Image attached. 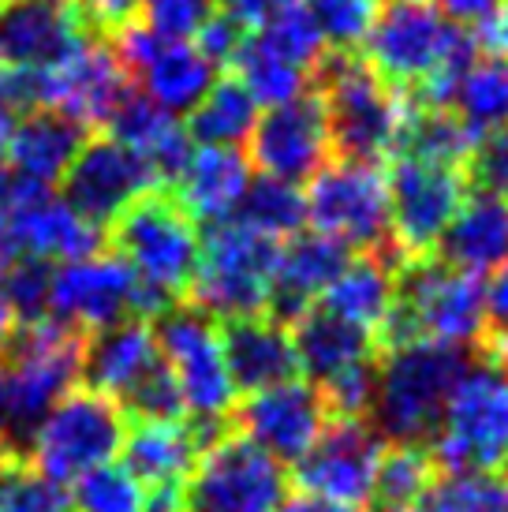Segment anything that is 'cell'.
Masks as SVG:
<instances>
[{
    "label": "cell",
    "instance_id": "10",
    "mask_svg": "<svg viewBox=\"0 0 508 512\" xmlns=\"http://www.w3.org/2000/svg\"><path fill=\"white\" fill-rule=\"evenodd\" d=\"M124 438V408L90 385H79V389L71 385L42 419L30 456L49 479L68 486L90 471L113 464V456L124 449Z\"/></svg>",
    "mask_w": 508,
    "mask_h": 512
},
{
    "label": "cell",
    "instance_id": "5",
    "mask_svg": "<svg viewBox=\"0 0 508 512\" xmlns=\"http://www.w3.org/2000/svg\"><path fill=\"white\" fill-rule=\"evenodd\" d=\"M311 79L325 105L333 154L370 165L393 154L404 124V94L381 83L363 53L333 49L318 60Z\"/></svg>",
    "mask_w": 508,
    "mask_h": 512
},
{
    "label": "cell",
    "instance_id": "34",
    "mask_svg": "<svg viewBox=\"0 0 508 512\" xmlns=\"http://www.w3.org/2000/svg\"><path fill=\"white\" fill-rule=\"evenodd\" d=\"M438 460L430 453V445L419 441H393L385 445L378 456V471H374V490L370 501L378 512H411L419 509L426 490L438 479Z\"/></svg>",
    "mask_w": 508,
    "mask_h": 512
},
{
    "label": "cell",
    "instance_id": "17",
    "mask_svg": "<svg viewBox=\"0 0 508 512\" xmlns=\"http://www.w3.org/2000/svg\"><path fill=\"white\" fill-rule=\"evenodd\" d=\"M251 157L262 176L284 180V184H303L333 157V135L325 120V105L318 90H303L299 98L273 105L266 116H258L251 131Z\"/></svg>",
    "mask_w": 508,
    "mask_h": 512
},
{
    "label": "cell",
    "instance_id": "7",
    "mask_svg": "<svg viewBox=\"0 0 508 512\" xmlns=\"http://www.w3.org/2000/svg\"><path fill=\"white\" fill-rule=\"evenodd\" d=\"M109 247L135 270L142 285L187 299L198 270V225L169 187L146 191L109 225Z\"/></svg>",
    "mask_w": 508,
    "mask_h": 512
},
{
    "label": "cell",
    "instance_id": "21",
    "mask_svg": "<svg viewBox=\"0 0 508 512\" xmlns=\"http://www.w3.org/2000/svg\"><path fill=\"white\" fill-rule=\"evenodd\" d=\"M8 228H12L15 251L42 262H53V258L75 262V258L105 251V236L98 225L75 214L60 195H53V187L23 180V176L8 206Z\"/></svg>",
    "mask_w": 508,
    "mask_h": 512
},
{
    "label": "cell",
    "instance_id": "2",
    "mask_svg": "<svg viewBox=\"0 0 508 512\" xmlns=\"http://www.w3.org/2000/svg\"><path fill=\"white\" fill-rule=\"evenodd\" d=\"M86 337L57 318L19 322L0 356V456H30L49 408L83 374Z\"/></svg>",
    "mask_w": 508,
    "mask_h": 512
},
{
    "label": "cell",
    "instance_id": "30",
    "mask_svg": "<svg viewBox=\"0 0 508 512\" xmlns=\"http://www.w3.org/2000/svg\"><path fill=\"white\" fill-rule=\"evenodd\" d=\"M292 341H296L299 370L314 385L337 378L340 370H352L359 363L378 359V341L367 329L344 322L340 314L325 311L322 303H314L311 311H303L292 322Z\"/></svg>",
    "mask_w": 508,
    "mask_h": 512
},
{
    "label": "cell",
    "instance_id": "46",
    "mask_svg": "<svg viewBox=\"0 0 508 512\" xmlns=\"http://www.w3.org/2000/svg\"><path fill=\"white\" fill-rule=\"evenodd\" d=\"M482 352L501 359L508 367V262L494 270V281L486 288V329H482Z\"/></svg>",
    "mask_w": 508,
    "mask_h": 512
},
{
    "label": "cell",
    "instance_id": "47",
    "mask_svg": "<svg viewBox=\"0 0 508 512\" xmlns=\"http://www.w3.org/2000/svg\"><path fill=\"white\" fill-rule=\"evenodd\" d=\"M243 38H247V30H243L236 19H228L225 12H217L191 42H195L198 53L217 68V64H228V60L236 57V49H240Z\"/></svg>",
    "mask_w": 508,
    "mask_h": 512
},
{
    "label": "cell",
    "instance_id": "32",
    "mask_svg": "<svg viewBox=\"0 0 508 512\" xmlns=\"http://www.w3.org/2000/svg\"><path fill=\"white\" fill-rule=\"evenodd\" d=\"M475 139L479 135L452 109L419 105V101L404 98V124H400L393 157H415V161H430V165L464 169L471 150H475Z\"/></svg>",
    "mask_w": 508,
    "mask_h": 512
},
{
    "label": "cell",
    "instance_id": "39",
    "mask_svg": "<svg viewBox=\"0 0 508 512\" xmlns=\"http://www.w3.org/2000/svg\"><path fill=\"white\" fill-rule=\"evenodd\" d=\"M419 512H508V483L475 471L438 475L419 501Z\"/></svg>",
    "mask_w": 508,
    "mask_h": 512
},
{
    "label": "cell",
    "instance_id": "50",
    "mask_svg": "<svg viewBox=\"0 0 508 512\" xmlns=\"http://www.w3.org/2000/svg\"><path fill=\"white\" fill-rule=\"evenodd\" d=\"M277 512H363V509H355V505H340V501L314 498V494H292V498L281 501V509Z\"/></svg>",
    "mask_w": 508,
    "mask_h": 512
},
{
    "label": "cell",
    "instance_id": "8",
    "mask_svg": "<svg viewBox=\"0 0 508 512\" xmlns=\"http://www.w3.org/2000/svg\"><path fill=\"white\" fill-rule=\"evenodd\" d=\"M277 255L281 240L254 232L236 217L217 221L198 247V270L187 288V303H195L221 322L269 314Z\"/></svg>",
    "mask_w": 508,
    "mask_h": 512
},
{
    "label": "cell",
    "instance_id": "25",
    "mask_svg": "<svg viewBox=\"0 0 508 512\" xmlns=\"http://www.w3.org/2000/svg\"><path fill=\"white\" fill-rule=\"evenodd\" d=\"M161 359L165 356H161V344H157L154 322L124 318V322L86 337L83 374L90 389H98V393L120 404L131 389H139L142 378H150V370Z\"/></svg>",
    "mask_w": 508,
    "mask_h": 512
},
{
    "label": "cell",
    "instance_id": "49",
    "mask_svg": "<svg viewBox=\"0 0 508 512\" xmlns=\"http://www.w3.org/2000/svg\"><path fill=\"white\" fill-rule=\"evenodd\" d=\"M434 8H438L445 19H452L456 27H479L486 23L490 15H497L505 8V0H434Z\"/></svg>",
    "mask_w": 508,
    "mask_h": 512
},
{
    "label": "cell",
    "instance_id": "18",
    "mask_svg": "<svg viewBox=\"0 0 508 512\" xmlns=\"http://www.w3.org/2000/svg\"><path fill=\"white\" fill-rule=\"evenodd\" d=\"M38 90H42V109L79 120L83 128H109L116 109L131 98V75L116 60L113 45L94 38L79 53L49 72H38Z\"/></svg>",
    "mask_w": 508,
    "mask_h": 512
},
{
    "label": "cell",
    "instance_id": "28",
    "mask_svg": "<svg viewBox=\"0 0 508 512\" xmlns=\"http://www.w3.org/2000/svg\"><path fill=\"white\" fill-rule=\"evenodd\" d=\"M86 139H90V128H83L79 120L57 109H34L12 131V139L4 146V161L12 165L15 176L53 187L86 146Z\"/></svg>",
    "mask_w": 508,
    "mask_h": 512
},
{
    "label": "cell",
    "instance_id": "20",
    "mask_svg": "<svg viewBox=\"0 0 508 512\" xmlns=\"http://www.w3.org/2000/svg\"><path fill=\"white\" fill-rule=\"evenodd\" d=\"M94 34L83 27L75 4L60 0H0V64L49 72L71 60Z\"/></svg>",
    "mask_w": 508,
    "mask_h": 512
},
{
    "label": "cell",
    "instance_id": "52",
    "mask_svg": "<svg viewBox=\"0 0 508 512\" xmlns=\"http://www.w3.org/2000/svg\"><path fill=\"white\" fill-rule=\"evenodd\" d=\"M15 240H12V228H8V214H0V277H4V270L15 262Z\"/></svg>",
    "mask_w": 508,
    "mask_h": 512
},
{
    "label": "cell",
    "instance_id": "14",
    "mask_svg": "<svg viewBox=\"0 0 508 512\" xmlns=\"http://www.w3.org/2000/svg\"><path fill=\"white\" fill-rule=\"evenodd\" d=\"M135 307H139V277L113 251L64 262L49 277L45 314L83 337H94L124 318H135Z\"/></svg>",
    "mask_w": 508,
    "mask_h": 512
},
{
    "label": "cell",
    "instance_id": "54",
    "mask_svg": "<svg viewBox=\"0 0 508 512\" xmlns=\"http://www.w3.org/2000/svg\"><path fill=\"white\" fill-rule=\"evenodd\" d=\"M60 4H75V0H60Z\"/></svg>",
    "mask_w": 508,
    "mask_h": 512
},
{
    "label": "cell",
    "instance_id": "3",
    "mask_svg": "<svg viewBox=\"0 0 508 512\" xmlns=\"http://www.w3.org/2000/svg\"><path fill=\"white\" fill-rule=\"evenodd\" d=\"M486 329V285L479 273L456 270L438 255L404 258L396 270V299L385 318L378 356L411 341L467 344L482 341Z\"/></svg>",
    "mask_w": 508,
    "mask_h": 512
},
{
    "label": "cell",
    "instance_id": "16",
    "mask_svg": "<svg viewBox=\"0 0 508 512\" xmlns=\"http://www.w3.org/2000/svg\"><path fill=\"white\" fill-rule=\"evenodd\" d=\"M60 184H64L60 199L75 214L86 217L90 225L109 228L131 202L142 199L146 191H157L161 180L150 169V161H142L131 146L116 139H86L68 172L60 176Z\"/></svg>",
    "mask_w": 508,
    "mask_h": 512
},
{
    "label": "cell",
    "instance_id": "9",
    "mask_svg": "<svg viewBox=\"0 0 508 512\" xmlns=\"http://www.w3.org/2000/svg\"><path fill=\"white\" fill-rule=\"evenodd\" d=\"M154 333L161 344V356L180 385L191 423H202L210 430L232 427V412H236L240 393H236L225 363L221 322L195 303L180 299L161 318H154Z\"/></svg>",
    "mask_w": 508,
    "mask_h": 512
},
{
    "label": "cell",
    "instance_id": "53",
    "mask_svg": "<svg viewBox=\"0 0 508 512\" xmlns=\"http://www.w3.org/2000/svg\"><path fill=\"white\" fill-rule=\"evenodd\" d=\"M501 15H505V30H508V0H505V8H501Z\"/></svg>",
    "mask_w": 508,
    "mask_h": 512
},
{
    "label": "cell",
    "instance_id": "35",
    "mask_svg": "<svg viewBox=\"0 0 508 512\" xmlns=\"http://www.w3.org/2000/svg\"><path fill=\"white\" fill-rule=\"evenodd\" d=\"M258 124V101L243 90L232 75L210 86V94L198 101L187 116V139L202 146H236L251 139Z\"/></svg>",
    "mask_w": 508,
    "mask_h": 512
},
{
    "label": "cell",
    "instance_id": "38",
    "mask_svg": "<svg viewBox=\"0 0 508 512\" xmlns=\"http://www.w3.org/2000/svg\"><path fill=\"white\" fill-rule=\"evenodd\" d=\"M0 512H75V498L30 456H0Z\"/></svg>",
    "mask_w": 508,
    "mask_h": 512
},
{
    "label": "cell",
    "instance_id": "37",
    "mask_svg": "<svg viewBox=\"0 0 508 512\" xmlns=\"http://www.w3.org/2000/svg\"><path fill=\"white\" fill-rule=\"evenodd\" d=\"M236 221L247 228L273 236V240H288L296 236L303 221H307V195L296 184H284L273 176H258L247 184V195L236 206Z\"/></svg>",
    "mask_w": 508,
    "mask_h": 512
},
{
    "label": "cell",
    "instance_id": "33",
    "mask_svg": "<svg viewBox=\"0 0 508 512\" xmlns=\"http://www.w3.org/2000/svg\"><path fill=\"white\" fill-rule=\"evenodd\" d=\"M449 109L475 135L508 128V57L505 53H482L464 68L452 86Z\"/></svg>",
    "mask_w": 508,
    "mask_h": 512
},
{
    "label": "cell",
    "instance_id": "31",
    "mask_svg": "<svg viewBox=\"0 0 508 512\" xmlns=\"http://www.w3.org/2000/svg\"><path fill=\"white\" fill-rule=\"evenodd\" d=\"M116 143L131 146L142 161H150V169L157 172L161 187H172L176 176L184 172L187 157H191V139H187V128H180V120L172 113H165L161 105L131 90V98L116 109V116L109 120Z\"/></svg>",
    "mask_w": 508,
    "mask_h": 512
},
{
    "label": "cell",
    "instance_id": "40",
    "mask_svg": "<svg viewBox=\"0 0 508 512\" xmlns=\"http://www.w3.org/2000/svg\"><path fill=\"white\" fill-rule=\"evenodd\" d=\"M254 34H258L269 49H277L284 60H292L296 68H303L307 75H311L314 68H318V60L325 57V34L303 0L288 4L284 12H277L266 27L254 30Z\"/></svg>",
    "mask_w": 508,
    "mask_h": 512
},
{
    "label": "cell",
    "instance_id": "26",
    "mask_svg": "<svg viewBox=\"0 0 508 512\" xmlns=\"http://www.w3.org/2000/svg\"><path fill=\"white\" fill-rule=\"evenodd\" d=\"M251 184V161L236 146H202L187 157L184 172L169 187L195 221H232Z\"/></svg>",
    "mask_w": 508,
    "mask_h": 512
},
{
    "label": "cell",
    "instance_id": "36",
    "mask_svg": "<svg viewBox=\"0 0 508 512\" xmlns=\"http://www.w3.org/2000/svg\"><path fill=\"white\" fill-rule=\"evenodd\" d=\"M232 79L251 94L258 105H284V101L299 98L307 90V72L296 68L292 60H284L277 49H269L258 34H247L236 49V57L228 60Z\"/></svg>",
    "mask_w": 508,
    "mask_h": 512
},
{
    "label": "cell",
    "instance_id": "42",
    "mask_svg": "<svg viewBox=\"0 0 508 512\" xmlns=\"http://www.w3.org/2000/svg\"><path fill=\"white\" fill-rule=\"evenodd\" d=\"M221 12V0H142L139 19L165 42H191Z\"/></svg>",
    "mask_w": 508,
    "mask_h": 512
},
{
    "label": "cell",
    "instance_id": "1",
    "mask_svg": "<svg viewBox=\"0 0 508 512\" xmlns=\"http://www.w3.org/2000/svg\"><path fill=\"white\" fill-rule=\"evenodd\" d=\"M479 57L467 27L434 8V0H381L363 38V60L381 83L419 105L449 109L452 86Z\"/></svg>",
    "mask_w": 508,
    "mask_h": 512
},
{
    "label": "cell",
    "instance_id": "4",
    "mask_svg": "<svg viewBox=\"0 0 508 512\" xmlns=\"http://www.w3.org/2000/svg\"><path fill=\"white\" fill-rule=\"evenodd\" d=\"M467 370V352L441 341H411L385 348L374 382L370 427L389 441L430 445L452 389Z\"/></svg>",
    "mask_w": 508,
    "mask_h": 512
},
{
    "label": "cell",
    "instance_id": "44",
    "mask_svg": "<svg viewBox=\"0 0 508 512\" xmlns=\"http://www.w3.org/2000/svg\"><path fill=\"white\" fill-rule=\"evenodd\" d=\"M49 262L42 258H30V255H15V262L4 270V296L12 303V311L19 322H38L45 318V303H49Z\"/></svg>",
    "mask_w": 508,
    "mask_h": 512
},
{
    "label": "cell",
    "instance_id": "15",
    "mask_svg": "<svg viewBox=\"0 0 508 512\" xmlns=\"http://www.w3.org/2000/svg\"><path fill=\"white\" fill-rule=\"evenodd\" d=\"M381 449H385V441L370 427V419L329 415L314 445L296 460L292 479H296L299 494H314V498L359 509L363 501H370Z\"/></svg>",
    "mask_w": 508,
    "mask_h": 512
},
{
    "label": "cell",
    "instance_id": "41",
    "mask_svg": "<svg viewBox=\"0 0 508 512\" xmlns=\"http://www.w3.org/2000/svg\"><path fill=\"white\" fill-rule=\"evenodd\" d=\"M75 512H146V486L124 468V464H105L79 479Z\"/></svg>",
    "mask_w": 508,
    "mask_h": 512
},
{
    "label": "cell",
    "instance_id": "51",
    "mask_svg": "<svg viewBox=\"0 0 508 512\" xmlns=\"http://www.w3.org/2000/svg\"><path fill=\"white\" fill-rule=\"evenodd\" d=\"M15 326H19V318H15V311H12V303H8V296L0 292V356H4V352H8V344H12Z\"/></svg>",
    "mask_w": 508,
    "mask_h": 512
},
{
    "label": "cell",
    "instance_id": "24",
    "mask_svg": "<svg viewBox=\"0 0 508 512\" xmlns=\"http://www.w3.org/2000/svg\"><path fill=\"white\" fill-rule=\"evenodd\" d=\"M221 430H210L191 419H135V427L124 438V468L150 486H187L202 449L217 438Z\"/></svg>",
    "mask_w": 508,
    "mask_h": 512
},
{
    "label": "cell",
    "instance_id": "6",
    "mask_svg": "<svg viewBox=\"0 0 508 512\" xmlns=\"http://www.w3.org/2000/svg\"><path fill=\"white\" fill-rule=\"evenodd\" d=\"M438 471L497 475L508 468V367L482 352L452 389L438 434L430 438Z\"/></svg>",
    "mask_w": 508,
    "mask_h": 512
},
{
    "label": "cell",
    "instance_id": "43",
    "mask_svg": "<svg viewBox=\"0 0 508 512\" xmlns=\"http://www.w3.org/2000/svg\"><path fill=\"white\" fill-rule=\"evenodd\" d=\"M378 4L381 0H307L325 34V45L333 49H359L378 15Z\"/></svg>",
    "mask_w": 508,
    "mask_h": 512
},
{
    "label": "cell",
    "instance_id": "13",
    "mask_svg": "<svg viewBox=\"0 0 508 512\" xmlns=\"http://www.w3.org/2000/svg\"><path fill=\"white\" fill-rule=\"evenodd\" d=\"M389 184V236L404 258H430L438 251L449 221L464 206L467 176L449 165H430L415 157H393Z\"/></svg>",
    "mask_w": 508,
    "mask_h": 512
},
{
    "label": "cell",
    "instance_id": "29",
    "mask_svg": "<svg viewBox=\"0 0 508 512\" xmlns=\"http://www.w3.org/2000/svg\"><path fill=\"white\" fill-rule=\"evenodd\" d=\"M434 255L467 273H490L508 262V202L490 191H467Z\"/></svg>",
    "mask_w": 508,
    "mask_h": 512
},
{
    "label": "cell",
    "instance_id": "48",
    "mask_svg": "<svg viewBox=\"0 0 508 512\" xmlns=\"http://www.w3.org/2000/svg\"><path fill=\"white\" fill-rule=\"evenodd\" d=\"M288 4H296V0H221V12L228 19H236L247 34H254V30L266 27L277 12H284Z\"/></svg>",
    "mask_w": 508,
    "mask_h": 512
},
{
    "label": "cell",
    "instance_id": "27",
    "mask_svg": "<svg viewBox=\"0 0 508 512\" xmlns=\"http://www.w3.org/2000/svg\"><path fill=\"white\" fill-rule=\"evenodd\" d=\"M400 262H404V255L396 247H381V251H367L363 258H352L337 281L325 288L318 303L325 311L340 314L344 322L367 329L374 341H381V329H385V318H389L396 299Z\"/></svg>",
    "mask_w": 508,
    "mask_h": 512
},
{
    "label": "cell",
    "instance_id": "12",
    "mask_svg": "<svg viewBox=\"0 0 508 512\" xmlns=\"http://www.w3.org/2000/svg\"><path fill=\"white\" fill-rule=\"evenodd\" d=\"M307 217L318 232L348 247L381 251L393 247L389 236V184L381 165L337 157L311 176Z\"/></svg>",
    "mask_w": 508,
    "mask_h": 512
},
{
    "label": "cell",
    "instance_id": "45",
    "mask_svg": "<svg viewBox=\"0 0 508 512\" xmlns=\"http://www.w3.org/2000/svg\"><path fill=\"white\" fill-rule=\"evenodd\" d=\"M464 169L475 184L471 191H490V195L508 199V128L479 135Z\"/></svg>",
    "mask_w": 508,
    "mask_h": 512
},
{
    "label": "cell",
    "instance_id": "11",
    "mask_svg": "<svg viewBox=\"0 0 508 512\" xmlns=\"http://www.w3.org/2000/svg\"><path fill=\"white\" fill-rule=\"evenodd\" d=\"M288 494V471L277 456L236 427L202 449L184 486V512H277Z\"/></svg>",
    "mask_w": 508,
    "mask_h": 512
},
{
    "label": "cell",
    "instance_id": "23",
    "mask_svg": "<svg viewBox=\"0 0 508 512\" xmlns=\"http://www.w3.org/2000/svg\"><path fill=\"white\" fill-rule=\"evenodd\" d=\"M221 344H225V363L236 393L251 397V393L284 385L303 374L292 329L269 314L221 322Z\"/></svg>",
    "mask_w": 508,
    "mask_h": 512
},
{
    "label": "cell",
    "instance_id": "22",
    "mask_svg": "<svg viewBox=\"0 0 508 512\" xmlns=\"http://www.w3.org/2000/svg\"><path fill=\"white\" fill-rule=\"evenodd\" d=\"M352 262V247L333 240L325 232H296L281 243L273 292H269V318L292 326L299 314L311 311L322 292L337 281L344 266Z\"/></svg>",
    "mask_w": 508,
    "mask_h": 512
},
{
    "label": "cell",
    "instance_id": "19",
    "mask_svg": "<svg viewBox=\"0 0 508 512\" xmlns=\"http://www.w3.org/2000/svg\"><path fill=\"white\" fill-rule=\"evenodd\" d=\"M325 419H329V412H325L318 385L292 378L284 385L251 393L243 404H236L232 427L247 434L254 445H262L269 456H277L281 464L284 460L296 464L314 445V438L322 434Z\"/></svg>",
    "mask_w": 508,
    "mask_h": 512
}]
</instances>
